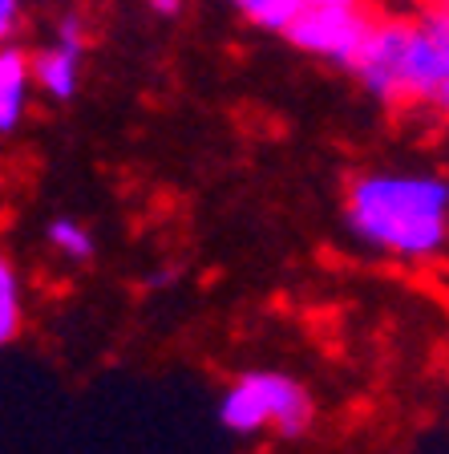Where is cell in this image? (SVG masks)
I'll return each mask as SVG.
<instances>
[{
  "mask_svg": "<svg viewBox=\"0 0 449 454\" xmlns=\"http://www.w3.org/2000/svg\"><path fill=\"white\" fill-rule=\"evenodd\" d=\"M49 244L57 247L61 255H69V260H77V264H85V260H94V236L85 231L77 219H53L49 223Z\"/></svg>",
  "mask_w": 449,
  "mask_h": 454,
  "instance_id": "52a82bcc",
  "label": "cell"
},
{
  "mask_svg": "<svg viewBox=\"0 0 449 454\" xmlns=\"http://www.w3.org/2000/svg\"><path fill=\"white\" fill-rule=\"evenodd\" d=\"M376 12L365 4H324V9H299L296 20L283 28V37L291 41L296 49L304 53H316V57H328L337 66H352L365 37L373 33L376 25Z\"/></svg>",
  "mask_w": 449,
  "mask_h": 454,
  "instance_id": "3957f363",
  "label": "cell"
},
{
  "mask_svg": "<svg viewBox=\"0 0 449 454\" xmlns=\"http://www.w3.org/2000/svg\"><path fill=\"white\" fill-rule=\"evenodd\" d=\"M312 394L288 373L275 369H255L244 373L219 402V422L231 434H259L275 430L283 438H299L312 426Z\"/></svg>",
  "mask_w": 449,
  "mask_h": 454,
  "instance_id": "7a4b0ae2",
  "label": "cell"
},
{
  "mask_svg": "<svg viewBox=\"0 0 449 454\" xmlns=\"http://www.w3.org/2000/svg\"><path fill=\"white\" fill-rule=\"evenodd\" d=\"M150 9L162 12V17H174V12L182 9V0H150Z\"/></svg>",
  "mask_w": 449,
  "mask_h": 454,
  "instance_id": "7c38bea8",
  "label": "cell"
},
{
  "mask_svg": "<svg viewBox=\"0 0 449 454\" xmlns=\"http://www.w3.org/2000/svg\"><path fill=\"white\" fill-rule=\"evenodd\" d=\"M28 77L33 66L20 49L0 45V134H12L25 118V98H28Z\"/></svg>",
  "mask_w": 449,
  "mask_h": 454,
  "instance_id": "5b68a950",
  "label": "cell"
},
{
  "mask_svg": "<svg viewBox=\"0 0 449 454\" xmlns=\"http://www.w3.org/2000/svg\"><path fill=\"white\" fill-rule=\"evenodd\" d=\"M20 333V301L0 293V345H9Z\"/></svg>",
  "mask_w": 449,
  "mask_h": 454,
  "instance_id": "9c48e42d",
  "label": "cell"
},
{
  "mask_svg": "<svg viewBox=\"0 0 449 454\" xmlns=\"http://www.w3.org/2000/svg\"><path fill=\"white\" fill-rule=\"evenodd\" d=\"M0 293H4V296H17V301H20V280H17V268H12L9 260H4V255H0Z\"/></svg>",
  "mask_w": 449,
  "mask_h": 454,
  "instance_id": "8fae6325",
  "label": "cell"
},
{
  "mask_svg": "<svg viewBox=\"0 0 449 454\" xmlns=\"http://www.w3.org/2000/svg\"><path fill=\"white\" fill-rule=\"evenodd\" d=\"M231 4L244 12L252 25L272 28V33H283L299 12V0H231Z\"/></svg>",
  "mask_w": 449,
  "mask_h": 454,
  "instance_id": "8992f818",
  "label": "cell"
},
{
  "mask_svg": "<svg viewBox=\"0 0 449 454\" xmlns=\"http://www.w3.org/2000/svg\"><path fill=\"white\" fill-rule=\"evenodd\" d=\"M324 4H365V0H299V9H324Z\"/></svg>",
  "mask_w": 449,
  "mask_h": 454,
  "instance_id": "4fadbf2b",
  "label": "cell"
},
{
  "mask_svg": "<svg viewBox=\"0 0 449 454\" xmlns=\"http://www.w3.org/2000/svg\"><path fill=\"white\" fill-rule=\"evenodd\" d=\"M17 17H20V0H0V45L17 33Z\"/></svg>",
  "mask_w": 449,
  "mask_h": 454,
  "instance_id": "30bf717a",
  "label": "cell"
},
{
  "mask_svg": "<svg viewBox=\"0 0 449 454\" xmlns=\"http://www.w3.org/2000/svg\"><path fill=\"white\" fill-rule=\"evenodd\" d=\"M425 9H449V0H425Z\"/></svg>",
  "mask_w": 449,
  "mask_h": 454,
  "instance_id": "5bb4252c",
  "label": "cell"
},
{
  "mask_svg": "<svg viewBox=\"0 0 449 454\" xmlns=\"http://www.w3.org/2000/svg\"><path fill=\"white\" fill-rule=\"evenodd\" d=\"M417 20H422V28L430 33L433 49H437V57H441V66H445V82H449V9H425Z\"/></svg>",
  "mask_w": 449,
  "mask_h": 454,
  "instance_id": "ba28073f",
  "label": "cell"
},
{
  "mask_svg": "<svg viewBox=\"0 0 449 454\" xmlns=\"http://www.w3.org/2000/svg\"><path fill=\"white\" fill-rule=\"evenodd\" d=\"M81 49H85V33H81V20L66 17L61 28H57V45L41 49L33 66V77L37 85L45 90L49 98L57 102H69L77 94V82H81Z\"/></svg>",
  "mask_w": 449,
  "mask_h": 454,
  "instance_id": "277c9868",
  "label": "cell"
},
{
  "mask_svg": "<svg viewBox=\"0 0 449 454\" xmlns=\"http://www.w3.org/2000/svg\"><path fill=\"white\" fill-rule=\"evenodd\" d=\"M344 219L360 244L425 260L449 239V183L437 175H360L348 191Z\"/></svg>",
  "mask_w": 449,
  "mask_h": 454,
  "instance_id": "6da1fadb",
  "label": "cell"
}]
</instances>
